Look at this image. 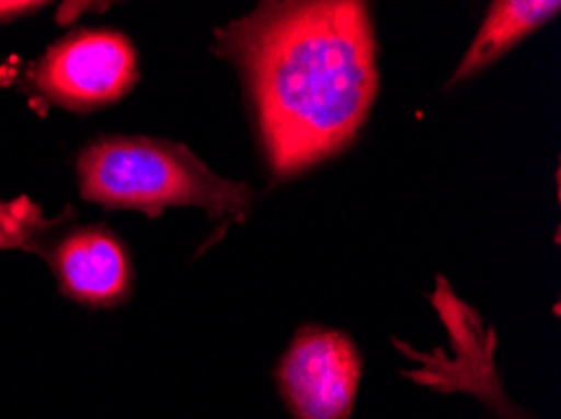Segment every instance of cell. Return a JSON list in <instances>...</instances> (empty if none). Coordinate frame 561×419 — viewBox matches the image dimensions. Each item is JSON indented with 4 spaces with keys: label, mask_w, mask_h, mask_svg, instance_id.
Masks as SVG:
<instances>
[{
    "label": "cell",
    "mask_w": 561,
    "mask_h": 419,
    "mask_svg": "<svg viewBox=\"0 0 561 419\" xmlns=\"http://www.w3.org/2000/svg\"><path fill=\"white\" fill-rule=\"evenodd\" d=\"M215 50L242 71L279 178L343 151L376 101V33L355 0L262 3L219 28Z\"/></svg>",
    "instance_id": "1"
},
{
    "label": "cell",
    "mask_w": 561,
    "mask_h": 419,
    "mask_svg": "<svg viewBox=\"0 0 561 419\" xmlns=\"http://www.w3.org/2000/svg\"><path fill=\"white\" fill-rule=\"evenodd\" d=\"M81 199L112 211L159 217L167 209H202L211 219L242 217L248 184L229 182L184 143L151 136H99L76 156Z\"/></svg>",
    "instance_id": "2"
},
{
    "label": "cell",
    "mask_w": 561,
    "mask_h": 419,
    "mask_svg": "<svg viewBox=\"0 0 561 419\" xmlns=\"http://www.w3.org/2000/svg\"><path fill=\"white\" fill-rule=\"evenodd\" d=\"M0 252L46 261L58 292L89 310H116L134 287L131 254L106 224H81L71 207L46 217L31 196L0 201Z\"/></svg>",
    "instance_id": "3"
},
{
    "label": "cell",
    "mask_w": 561,
    "mask_h": 419,
    "mask_svg": "<svg viewBox=\"0 0 561 419\" xmlns=\"http://www.w3.org/2000/svg\"><path fill=\"white\" fill-rule=\"evenodd\" d=\"M136 81V48L131 38L116 28L71 31L21 73L25 91L48 106L76 114L116 104Z\"/></svg>",
    "instance_id": "4"
},
{
    "label": "cell",
    "mask_w": 561,
    "mask_h": 419,
    "mask_svg": "<svg viewBox=\"0 0 561 419\" xmlns=\"http://www.w3.org/2000/svg\"><path fill=\"white\" fill-rule=\"evenodd\" d=\"M428 302L448 331V352H415L413 347L398 341V349L421 364V370L408 372V377L436 392H466L483 401L499 419H534L516 407L501 387L494 364L496 335L483 324L481 314L466 304L444 277L436 279Z\"/></svg>",
    "instance_id": "5"
},
{
    "label": "cell",
    "mask_w": 561,
    "mask_h": 419,
    "mask_svg": "<svg viewBox=\"0 0 561 419\" xmlns=\"http://www.w3.org/2000/svg\"><path fill=\"white\" fill-rule=\"evenodd\" d=\"M275 377L295 419H351L363 357L343 331L302 327L279 359Z\"/></svg>",
    "instance_id": "6"
},
{
    "label": "cell",
    "mask_w": 561,
    "mask_h": 419,
    "mask_svg": "<svg viewBox=\"0 0 561 419\" xmlns=\"http://www.w3.org/2000/svg\"><path fill=\"white\" fill-rule=\"evenodd\" d=\"M559 11L561 3L557 0H496V3H491L471 48L466 50L446 89H454L456 83H463L473 79L476 73L486 71L524 38H529L531 33H537L541 25L559 15Z\"/></svg>",
    "instance_id": "7"
},
{
    "label": "cell",
    "mask_w": 561,
    "mask_h": 419,
    "mask_svg": "<svg viewBox=\"0 0 561 419\" xmlns=\"http://www.w3.org/2000/svg\"><path fill=\"white\" fill-rule=\"evenodd\" d=\"M44 8L46 3H41V0H0V28L28 19V15H36Z\"/></svg>",
    "instance_id": "8"
}]
</instances>
